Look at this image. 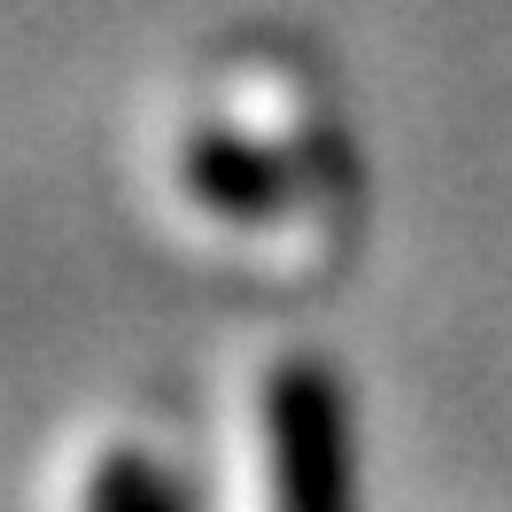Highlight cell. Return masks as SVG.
I'll return each instance as SVG.
<instances>
[{
  "label": "cell",
  "mask_w": 512,
  "mask_h": 512,
  "mask_svg": "<svg viewBox=\"0 0 512 512\" xmlns=\"http://www.w3.org/2000/svg\"><path fill=\"white\" fill-rule=\"evenodd\" d=\"M264 481L272 512H357L350 497V412L319 357H280L264 373Z\"/></svg>",
  "instance_id": "cell-1"
},
{
  "label": "cell",
  "mask_w": 512,
  "mask_h": 512,
  "mask_svg": "<svg viewBox=\"0 0 512 512\" xmlns=\"http://www.w3.org/2000/svg\"><path fill=\"white\" fill-rule=\"evenodd\" d=\"M179 187H187L194 210H210L225 225H264L288 202V171L241 125H194L179 140Z\"/></svg>",
  "instance_id": "cell-2"
},
{
  "label": "cell",
  "mask_w": 512,
  "mask_h": 512,
  "mask_svg": "<svg viewBox=\"0 0 512 512\" xmlns=\"http://www.w3.org/2000/svg\"><path fill=\"white\" fill-rule=\"evenodd\" d=\"M86 512H187V497H179L148 458L117 450V458H101L94 481H86Z\"/></svg>",
  "instance_id": "cell-3"
}]
</instances>
